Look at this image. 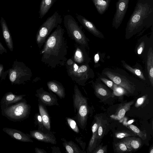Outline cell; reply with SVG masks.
<instances>
[{"instance_id": "obj_1", "label": "cell", "mask_w": 153, "mask_h": 153, "mask_svg": "<svg viewBox=\"0 0 153 153\" xmlns=\"http://www.w3.org/2000/svg\"><path fill=\"white\" fill-rule=\"evenodd\" d=\"M64 31L59 25L47 38L39 53L41 62L52 69L65 66L67 60L68 46Z\"/></svg>"}, {"instance_id": "obj_2", "label": "cell", "mask_w": 153, "mask_h": 153, "mask_svg": "<svg viewBox=\"0 0 153 153\" xmlns=\"http://www.w3.org/2000/svg\"><path fill=\"white\" fill-rule=\"evenodd\" d=\"M153 25V0H138L127 24L125 38L128 39Z\"/></svg>"}, {"instance_id": "obj_3", "label": "cell", "mask_w": 153, "mask_h": 153, "mask_svg": "<svg viewBox=\"0 0 153 153\" xmlns=\"http://www.w3.org/2000/svg\"><path fill=\"white\" fill-rule=\"evenodd\" d=\"M65 65L68 75L79 85L85 86L87 81L94 77L93 71L88 64L78 65L71 58L67 60Z\"/></svg>"}, {"instance_id": "obj_4", "label": "cell", "mask_w": 153, "mask_h": 153, "mask_svg": "<svg viewBox=\"0 0 153 153\" xmlns=\"http://www.w3.org/2000/svg\"><path fill=\"white\" fill-rule=\"evenodd\" d=\"M73 98L74 112L76 113V120L79 126L84 129L87 124L89 111L88 103L86 98L76 84L74 86Z\"/></svg>"}, {"instance_id": "obj_5", "label": "cell", "mask_w": 153, "mask_h": 153, "mask_svg": "<svg viewBox=\"0 0 153 153\" xmlns=\"http://www.w3.org/2000/svg\"><path fill=\"white\" fill-rule=\"evenodd\" d=\"M64 24L69 37L74 40L76 44L88 48L89 40L74 17L70 14L65 15Z\"/></svg>"}, {"instance_id": "obj_6", "label": "cell", "mask_w": 153, "mask_h": 153, "mask_svg": "<svg viewBox=\"0 0 153 153\" xmlns=\"http://www.w3.org/2000/svg\"><path fill=\"white\" fill-rule=\"evenodd\" d=\"M8 71V78L12 85L25 84L30 80L32 76L31 70L24 63L17 59Z\"/></svg>"}, {"instance_id": "obj_7", "label": "cell", "mask_w": 153, "mask_h": 153, "mask_svg": "<svg viewBox=\"0 0 153 153\" xmlns=\"http://www.w3.org/2000/svg\"><path fill=\"white\" fill-rule=\"evenodd\" d=\"M22 100L1 110L2 115L14 122L21 121L27 118L30 114L31 106L25 100Z\"/></svg>"}, {"instance_id": "obj_8", "label": "cell", "mask_w": 153, "mask_h": 153, "mask_svg": "<svg viewBox=\"0 0 153 153\" xmlns=\"http://www.w3.org/2000/svg\"><path fill=\"white\" fill-rule=\"evenodd\" d=\"M61 16L56 11L48 17L39 28L36 34V40L37 46L40 49L52 30L62 23Z\"/></svg>"}, {"instance_id": "obj_9", "label": "cell", "mask_w": 153, "mask_h": 153, "mask_svg": "<svg viewBox=\"0 0 153 153\" xmlns=\"http://www.w3.org/2000/svg\"><path fill=\"white\" fill-rule=\"evenodd\" d=\"M102 73L114 83L124 88L128 92L133 93L135 90L134 84L126 78L118 73L111 71H104Z\"/></svg>"}, {"instance_id": "obj_10", "label": "cell", "mask_w": 153, "mask_h": 153, "mask_svg": "<svg viewBox=\"0 0 153 153\" xmlns=\"http://www.w3.org/2000/svg\"><path fill=\"white\" fill-rule=\"evenodd\" d=\"M129 0H118L116 4V10L113 19L112 27L117 29L120 26L127 12Z\"/></svg>"}, {"instance_id": "obj_11", "label": "cell", "mask_w": 153, "mask_h": 153, "mask_svg": "<svg viewBox=\"0 0 153 153\" xmlns=\"http://www.w3.org/2000/svg\"><path fill=\"white\" fill-rule=\"evenodd\" d=\"M36 97L38 101L45 106L59 105L56 96L51 91H47L41 87L36 91Z\"/></svg>"}, {"instance_id": "obj_12", "label": "cell", "mask_w": 153, "mask_h": 153, "mask_svg": "<svg viewBox=\"0 0 153 153\" xmlns=\"http://www.w3.org/2000/svg\"><path fill=\"white\" fill-rule=\"evenodd\" d=\"M29 134L31 138L40 141L52 144H56L57 143L56 139L53 133L45 129L42 130L38 129L30 131Z\"/></svg>"}, {"instance_id": "obj_13", "label": "cell", "mask_w": 153, "mask_h": 153, "mask_svg": "<svg viewBox=\"0 0 153 153\" xmlns=\"http://www.w3.org/2000/svg\"><path fill=\"white\" fill-rule=\"evenodd\" d=\"M86 48L76 44L72 57L74 62L78 65L88 64L90 60Z\"/></svg>"}, {"instance_id": "obj_14", "label": "cell", "mask_w": 153, "mask_h": 153, "mask_svg": "<svg viewBox=\"0 0 153 153\" xmlns=\"http://www.w3.org/2000/svg\"><path fill=\"white\" fill-rule=\"evenodd\" d=\"M76 17L80 23L89 32L97 37L104 38L103 34L92 22L80 15L77 14Z\"/></svg>"}, {"instance_id": "obj_15", "label": "cell", "mask_w": 153, "mask_h": 153, "mask_svg": "<svg viewBox=\"0 0 153 153\" xmlns=\"http://www.w3.org/2000/svg\"><path fill=\"white\" fill-rule=\"evenodd\" d=\"M2 130L11 137L12 138L19 141L24 142H33L28 134L15 129L4 128Z\"/></svg>"}, {"instance_id": "obj_16", "label": "cell", "mask_w": 153, "mask_h": 153, "mask_svg": "<svg viewBox=\"0 0 153 153\" xmlns=\"http://www.w3.org/2000/svg\"><path fill=\"white\" fill-rule=\"evenodd\" d=\"M25 95H16L12 92H9L5 93L3 97L0 102L1 107L2 110L9 105L20 101Z\"/></svg>"}, {"instance_id": "obj_17", "label": "cell", "mask_w": 153, "mask_h": 153, "mask_svg": "<svg viewBox=\"0 0 153 153\" xmlns=\"http://www.w3.org/2000/svg\"><path fill=\"white\" fill-rule=\"evenodd\" d=\"M92 85L95 95L101 100H105L114 96L113 93L102 83L92 82Z\"/></svg>"}, {"instance_id": "obj_18", "label": "cell", "mask_w": 153, "mask_h": 153, "mask_svg": "<svg viewBox=\"0 0 153 153\" xmlns=\"http://www.w3.org/2000/svg\"><path fill=\"white\" fill-rule=\"evenodd\" d=\"M47 85L49 90L55 93L60 99L65 98V89L61 82L53 80L48 81Z\"/></svg>"}, {"instance_id": "obj_19", "label": "cell", "mask_w": 153, "mask_h": 153, "mask_svg": "<svg viewBox=\"0 0 153 153\" xmlns=\"http://www.w3.org/2000/svg\"><path fill=\"white\" fill-rule=\"evenodd\" d=\"M0 24L3 37L8 48L11 51H13V39L5 20L1 17Z\"/></svg>"}, {"instance_id": "obj_20", "label": "cell", "mask_w": 153, "mask_h": 153, "mask_svg": "<svg viewBox=\"0 0 153 153\" xmlns=\"http://www.w3.org/2000/svg\"><path fill=\"white\" fill-rule=\"evenodd\" d=\"M98 120L97 117H95V122L93 125L91 130L92 132V136L90 140L87 149L88 153H92V152L97 146L98 140Z\"/></svg>"}, {"instance_id": "obj_21", "label": "cell", "mask_w": 153, "mask_h": 153, "mask_svg": "<svg viewBox=\"0 0 153 153\" xmlns=\"http://www.w3.org/2000/svg\"><path fill=\"white\" fill-rule=\"evenodd\" d=\"M38 107L43 122L44 127L46 130L50 131L51 129L50 117L46 106L39 102Z\"/></svg>"}, {"instance_id": "obj_22", "label": "cell", "mask_w": 153, "mask_h": 153, "mask_svg": "<svg viewBox=\"0 0 153 153\" xmlns=\"http://www.w3.org/2000/svg\"><path fill=\"white\" fill-rule=\"evenodd\" d=\"M134 102V100H132L120 104L118 107L115 114L111 116V117L116 120L121 119L124 117L126 113L129 110L131 106L133 104Z\"/></svg>"}, {"instance_id": "obj_23", "label": "cell", "mask_w": 153, "mask_h": 153, "mask_svg": "<svg viewBox=\"0 0 153 153\" xmlns=\"http://www.w3.org/2000/svg\"><path fill=\"white\" fill-rule=\"evenodd\" d=\"M121 141L126 143L131 151L137 150L141 147L142 145L141 139L135 136L125 137Z\"/></svg>"}, {"instance_id": "obj_24", "label": "cell", "mask_w": 153, "mask_h": 153, "mask_svg": "<svg viewBox=\"0 0 153 153\" xmlns=\"http://www.w3.org/2000/svg\"><path fill=\"white\" fill-rule=\"evenodd\" d=\"M147 68L148 76L152 85L153 86V51L149 48L147 55Z\"/></svg>"}, {"instance_id": "obj_25", "label": "cell", "mask_w": 153, "mask_h": 153, "mask_svg": "<svg viewBox=\"0 0 153 153\" xmlns=\"http://www.w3.org/2000/svg\"><path fill=\"white\" fill-rule=\"evenodd\" d=\"M63 141V145L66 152L69 153H83L85 152L82 151L79 146L72 141H67L64 138H62Z\"/></svg>"}, {"instance_id": "obj_26", "label": "cell", "mask_w": 153, "mask_h": 153, "mask_svg": "<svg viewBox=\"0 0 153 153\" xmlns=\"http://www.w3.org/2000/svg\"><path fill=\"white\" fill-rule=\"evenodd\" d=\"M97 12L103 14L108 10L111 0H92Z\"/></svg>"}, {"instance_id": "obj_27", "label": "cell", "mask_w": 153, "mask_h": 153, "mask_svg": "<svg viewBox=\"0 0 153 153\" xmlns=\"http://www.w3.org/2000/svg\"><path fill=\"white\" fill-rule=\"evenodd\" d=\"M56 0H42L39 7V14L41 19L48 12Z\"/></svg>"}, {"instance_id": "obj_28", "label": "cell", "mask_w": 153, "mask_h": 153, "mask_svg": "<svg viewBox=\"0 0 153 153\" xmlns=\"http://www.w3.org/2000/svg\"><path fill=\"white\" fill-rule=\"evenodd\" d=\"M98 120V140H100L104 136L107 127V122L101 116L97 117Z\"/></svg>"}, {"instance_id": "obj_29", "label": "cell", "mask_w": 153, "mask_h": 153, "mask_svg": "<svg viewBox=\"0 0 153 153\" xmlns=\"http://www.w3.org/2000/svg\"><path fill=\"white\" fill-rule=\"evenodd\" d=\"M122 62L123 66L126 69L135 75L137 76L142 80H146L143 74L140 70L137 68H132L124 61H122Z\"/></svg>"}, {"instance_id": "obj_30", "label": "cell", "mask_w": 153, "mask_h": 153, "mask_svg": "<svg viewBox=\"0 0 153 153\" xmlns=\"http://www.w3.org/2000/svg\"><path fill=\"white\" fill-rule=\"evenodd\" d=\"M114 147V151L116 152L122 153L131 151L126 143L122 141L115 143Z\"/></svg>"}, {"instance_id": "obj_31", "label": "cell", "mask_w": 153, "mask_h": 153, "mask_svg": "<svg viewBox=\"0 0 153 153\" xmlns=\"http://www.w3.org/2000/svg\"><path fill=\"white\" fill-rule=\"evenodd\" d=\"M127 127L143 140H145L146 139L147 133L145 131H141L136 126L132 124H129L127 126Z\"/></svg>"}, {"instance_id": "obj_32", "label": "cell", "mask_w": 153, "mask_h": 153, "mask_svg": "<svg viewBox=\"0 0 153 153\" xmlns=\"http://www.w3.org/2000/svg\"><path fill=\"white\" fill-rule=\"evenodd\" d=\"M137 135L132 131L122 130L116 132L115 133V137L118 139H123L125 137L136 136Z\"/></svg>"}, {"instance_id": "obj_33", "label": "cell", "mask_w": 153, "mask_h": 153, "mask_svg": "<svg viewBox=\"0 0 153 153\" xmlns=\"http://www.w3.org/2000/svg\"><path fill=\"white\" fill-rule=\"evenodd\" d=\"M113 90V95L117 96L126 94L128 92L124 88L115 83L114 84Z\"/></svg>"}, {"instance_id": "obj_34", "label": "cell", "mask_w": 153, "mask_h": 153, "mask_svg": "<svg viewBox=\"0 0 153 153\" xmlns=\"http://www.w3.org/2000/svg\"><path fill=\"white\" fill-rule=\"evenodd\" d=\"M67 120L71 128L75 132L79 133V130L76 121L73 119L69 118H67Z\"/></svg>"}, {"instance_id": "obj_35", "label": "cell", "mask_w": 153, "mask_h": 153, "mask_svg": "<svg viewBox=\"0 0 153 153\" xmlns=\"http://www.w3.org/2000/svg\"><path fill=\"white\" fill-rule=\"evenodd\" d=\"M35 122L38 126V130H43L45 129L41 116L39 113H37L34 116Z\"/></svg>"}, {"instance_id": "obj_36", "label": "cell", "mask_w": 153, "mask_h": 153, "mask_svg": "<svg viewBox=\"0 0 153 153\" xmlns=\"http://www.w3.org/2000/svg\"><path fill=\"white\" fill-rule=\"evenodd\" d=\"M107 145L103 146L101 145L97 146L92 152L93 153H105L107 152Z\"/></svg>"}, {"instance_id": "obj_37", "label": "cell", "mask_w": 153, "mask_h": 153, "mask_svg": "<svg viewBox=\"0 0 153 153\" xmlns=\"http://www.w3.org/2000/svg\"><path fill=\"white\" fill-rule=\"evenodd\" d=\"M8 70L4 71L3 65L0 64V79L1 80H5L8 75Z\"/></svg>"}, {"instance_id": "obj_38", "label": "cell", "mask_w": 153, "mask_h": 153, "mask_svg": "<svg viewBox=\"0 0 153 153\" xmlns=\"http://www.w3.org/2000/svg\"><path fill=\"white\" fill-rule=\"evenodd\" d=\"M100 79L105 85L113 90L114 83L112 81L104 77H100Z\"/></svg>"}, {"instance_id": "obj_39", "label": "cell", "mask_w": 153, "mask_h": 153, "mask_svg": "<svg viewBox=\"0 0 153 153\" xmlns=\"http://www.w3.org/2000/svg\"><path fill=\"white\" fill-rule=\"evenodd\" d=\"M147 95L146 94L138 99L135 105V107L138 108L142 105L147 98Z\"/></svg>"}, {"instance_id": "obj_40", "label": "cell", "mask_w": 153, "mask_h": 153, "mask_svg": "<svg viewBox=\"0 0 153 153\" xmlns=\"http://www.w3.org/2000/svg\"><path fill=\"white\" fill-rule=\"evenodd\" d=\"M145 43L144 41L141 42L137 46L136 51L138 55L141 54L143 52L145 47Z\"/></svg>"}, {"instance_id": "obj_41", "label": "cell", "mask_w": 153, "mask_h": 153, "mask_svg": "<svg viewBox=\"0 0 153 153\" xmlns=\"http://www.w3.org/2000/svg\"><path fill=\"white\" fill-rule=\"evenodd\" d=\"M7 49L4 47L2 44L0 42V55L4 53H7Z\"/></svg>"}, {"instance_id": "obj_42", "label": "cell", "mask_w": 153, "mask_h": 153, "mask_svg": "<svg viewBox=\"0 0 153 153\" xmlns=\"http://www.w3.org/2000/svg\"><path fill=\"white\" fill-rule=\"evenodd\" d=\"M35 150L36 153H47V152L43 149L38 148H35Z\"/></svg>"}, {"instance_id": "obj_43", "label": "cell", "mask_w": 153, "mask_h": 153, "mask_svg": "<svg viewBox=\"0 0 153 153\" xmlns=\"http://www.w3.org/2000/svg\"><path fill=\"white\" fill-rule=\"evenodd\" d=\"M100 59V57L98 53L95 54L94 56V60L95 63H97L98 62Z\"/></svg>"}, {"instance_id": "obj_44", "label": "cell", "mask_w": 153, "mask_h": 153, "mask_svg": "<svg viewBox=\"0 0 153 153\" xmlns=\"http://www.w3.org/2000/svg\"><path fill=\"white\" fill-rule=\"evenodd\" d=\"M149 152L150 153H153V147L152 146L151 147L150 149Z\"/></svg>"}]
</instances>
